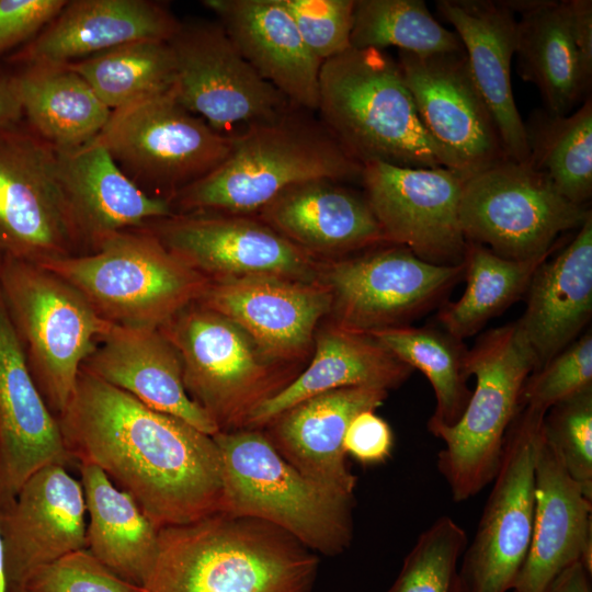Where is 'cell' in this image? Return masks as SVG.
<instances>
[{
  "label": "cell",
  "mask_w": 592,
  "mask_h": 592,
  "mask_svg": "<svg viewBox=\"0 0 592 592\" xmlns=\"http://www.w3.org/2000/svg\"><path fill=\"white\" fill-rule=\"evenodd\" d=\"M0 592H7V580L4 572V555H3V545L0 534Z\"/></svg>",
  "instance_id": "50"
},
{
  "label": "cell",
  "mask_w": 592,
  "mask_h": 592,
  "mask_svg": "<svg viewBox=\"0 0 592 592\" xmlns=\"http://www.w3.org/2000/svg\"><path fill=\"white\" fill-rule=\"evenodd\" d=\"M72 462L58 420L31 375L0 291V510L35 471Z\"/></svg>",
  "instance_id": "20"
},
{
  "label": "cell",
  "mask_w": 592,
  "mask_h": 592,
  "mask_svg": "<svg viewBox=\"0 0 592 592\" xmlns=\"http://www.w3.org/2000/svg\"><path fill=\"white\" fill-rule=\"evenodd\" d=\"M258 213L259 219L309 254L345 255L389 243L365 195L338 181L293 185Z\"/></svg>",
  "instance_id": "29"
},
{
  "label": "cell",
  "mask_w": 592,
  "mask_h": 592,
  "mask_svg": "<svg viewBox=\"0 0 592 592\" xmlns=\"http://www.w3.org/2000/svg\"><path fill=\"white\" fill-rule=\"evenodd\" d=\"M22 116L13 76L0 75V129L18 125Z\"/></svg>",
  "instance_id": "49"
},
{
  "label": "cell",
  "mask_w": 592,
  "mask_h": 592,
  "mask_svg": "<svg viewBox=\"0 0 592 592\" xmlns=\"http://www.w3.org/2000/svg\"><path fill=\"white\" fill-rule=\"evenodd\" d=\"M571 33L582 68L592 78V1L568 0Z\"/></svg>",
  "instance_id": "47"
},
{
  "label": "cell",
  "mask_w": 592,
  "mask_h": 592,
  "mask_svg": "<svg viewBox=\"0 0 592 592\" xmlns=\"http://www.w3.org/2000/svg\"><path fill=\"white\" fill-rule=\"evenodd\" d=\"M362 171L316 113L292 106L234 136L225 160L170 202L184 213L248 215L293 185L315 180L361 182Z\"/></svg>",
  "instance_id": "3"
},
{
  "label": "cell",
  "mask_w": 592,
  "mask_h": 592,
  "mask_svg": "<svg viewBox=\"0 0 592 592\" xmlns=\"http://www.w3.org/2000/svg\"><path fill=\"white\" fill-rule=\"evenodd\" d=\"M545 414L522 406L511 423L475 537L459 561L455 592L512 591L532 539Z\"/></svg>",
  "instance_id": "10"
},
{
  "label": "cell",
  "mask_w": 592,
  "mask_h": 592,
  "mask_svg": "<svg viewBox=\"0 0 592 592\" xmlns=\"http://www.w3.org/2000/svg\"><path fill=\"white\" fill-rule=\"evenodd\" d=\"M517 20L519 73L534 83L550 115L571 113L591 84L573 43L568 0L508 1Z\"/></svg>",
  "instance_id": "32"
},
{
  "label": "cell",
  "mask_w": 592,
  "mask_h": 592,
  "mask_svg": "<svg viewBox=\"0 0 592 592\" xmlns=\"http://www.w3.org/2000/svg\"><path fill=\"white\" fill-rule=\"evenodd\" d=\"M90 143L105 148L139 187L167 193L170 201L225 160L232 137L184 109L171 89L112 111Z\"/></svg>",
  "instance_id": "11"
},
{
  "label": "cell",
  "mask_w": 592,
  "mask_h": 592,
  "mask_svg": "<svg viewBox=\"0 0 592 592\" xmlns=\"http://www.w3.org/2000/svg\"><path fill=\"white\" fill-rule=\"evenodd\" d=\"M412 371L373 335L334 325L317 335L309 366L260 402L249 413L244 428L265 426L295 405L322 392L346 387L397 388Z\"/></svg>",
  "instance_id": "31"
},
{
  "label": "cell",
  "mask_w": 592,
  "mask_h": 592,
  "mask_svg": "<svg viewBox=\"0 0 592 592\" xmlns=\"http://www.w3.org/2000/svg\"><path fill=\"white\" fill-rule=\"evenodd\" d=\"M591 573L582 562L563 570L544 592H592Z\"/></svg>",
  "instance_id": "48"
},
{
  "label": "cell",
  "mask_w": 592,
  "mask_h": 592,
  "mask_svg": "<svg viewBox=\"0 0 592 592\" xmlns=\"http://www.w3.org/2000/svg\"><path fill=\"white\" fill-rule=\"evenodd\" d=\"M13 80L30 129L58 150L89 144L111 116L89 83L67 65L23 66Z\"/></svg>",
  "instance_id": "34"
},
{
  "label": "cell",
  "mask_w": 592,
  "mask_h": 592,
  "mask_svg": "<svg viewBox=\"0 0 592 592\" xmlns=\"http://www.w3.org/2000/svg\"><path fill=\"white\" fill-rule=\"evenodd\" d=\"M56 151L67 205L83 243L92 250L114 234L174 214L168 198L146 193L102 146L89 143Z\"/></svg>",
  "instance_id": "28"
},
{
  "label": "cell",
  "mask_w": 592,
  "mask_h": 592,
  "mask_svg": "<svg viewBox=\"0 0 592 592\" xmlns=\"http://www.w3.org/2000/svg\"><path fill=\"white\" fill-rule=\"evenodd\" d=\"M304 43L321 61L351 48L355 0H281Z\"/></svg>",
  "instance_id": "43"
},
{
  "label": "cell",
  "mask_w": 592,
  "mask_h": 592,
  "mask_svg": "<svg viewBox=\"0 0 592 592\" xmlns=\"http://www.w3.org/2000/svg\"><path fill=\"white\" fill-rule=\"evenodd\" d=\"M178 102L217 133L234 137L293 105L242 57L217 21H180L168 39Z\"/></svg>",
  "instance_id": "13"
},
{
  "label": "cell",
  "mask_w": 592,
  "mask_h": 592,
  "mask_svg": "<svg viewBox=\"0 0 592 592\" xmlns=\"http://www.w3.org/2000/svg\"><path fill=\"white\" fill-rule=\"evenodd\" d=\"M111 110L170 91L175 66L168 41H136L67 64Z\"/></svg>",
  "instance_id": "38"
},
{
  "label": "cell",
  "mask_w": 592,
  "mask_h": 592,
  "mask_svg": "<svg viewBox=\"0 0 592 592\" xmlns=\"http://www.w3.org/2000/svg\"><path fill=\"white\" fill-rule=\"evenodd\" d=\"M590 213L530 163L509 159L467 179L459 204L467 242L516 261L549 257L557 237L579 229Z\"/></svg>",
  "instance_id": "9"
},
{
  "label": "cell",
  "mask_w": 592,
  "mask_h": 592,
  "mask_svg": "<svg viewBox=\"0 0 592 592\" xmlns=\"http://www.w3.org/2000/svg\"><path fill=\"white\" fill-rule=\"evenodd\" d=\"M57 420L72 460L102 469L158 528L221 511V464L212 435L82 368Z\"/></svg>",
  "instance_id": "1"
},
{
  "label": "cell",
  "mask_w": 592,
  "mask_h": 592,
  "mask_svg": "<svg viewBox=\"0 0 592 592\" xmlns=\"http://www.w3.org/2000/svg\"><path fill=\"white\" fill-rule=\"evenodd\" d=\"M180 24L162 3L150 0H72L11 62L67 65L136 41H168Z\"/></svg>",
  "instance_id": "24"
},
{
  "label": "cell",
  "mask_w": 592,
  "mask_h": 592,
  "mask_svg": "<svg viewBox=\"0 0 592 592\" xmlns=\"http://www.w3.org/2000/svg\"><path fill=\"white\" fill-rule=\"evenodd\" d=\"M345 454L362 465L385 463L391 455L394 433L373 410L360 412L350 422L343 439Z\"/></svg>",
  "instance_id": "46"
},
{
  "label": "cell",
  "mask_w": 592,
  "mask_h": 592,
  "mask_svg": "<svg viewBox=\"0 0 592 592\" xmlns=\"http://www.w3.org/2000/svg\"><path fill=\"white\" fill-rule=\"evenodd\" d=\"M316 114L362 166L449 169L421 122L398 61L384 50L351 47L322 61Z\"/></svg>",
  "instance_id": "4"
},
{
  "label": "cell",
  "mask_w": 592,
  "mask_h": 592,
  "mask_svg": "<svg viewBox=\"0 0 592 592\" xmlns=\"http://www.w3.org/2000/svg\"><path fill=\"white\" fill-rule=\"evenodd\" d=\"M465 179L447 168L363 166L364 195L389 243L437 265L464 263L467 240L459 220Z\"/></svg>",
  "instance_id": "16"
},
{
  "label": "cell",
  "mask_w": 592,
  "mask_h": 592,
  "mask_svg": "<svg viewBox=\"0 0 592 592\" xmlns=\"http://www.w3.org/2000/svg\"><path fill=\"white\" fill-rule=\"evenodd\" d=\"M591 503L544 435L535 469L531 545L512 592H544L576 562L592 570Z\"/></svg>",
  "instance_id": "27"
},
{
  "label": "cell",
  "mask_w": 592,
  "mask_h": 592,
  "mask_svg": "<svg viewBox=\"0 0 592 592\" xmlns=\"http://www.w3.org/2000/svg\"><path fill=\"white\" fill-rule=\"evenodd\" d=\"M592 387V333L587 331L526 378L521 407L547 412Z\"/></svg>",
  "instance_id": "42"
},
{
  "label": "cell",
  "mask_w": 592,
  "mask_h": 592,
  "mask_svg": "<svg viewBox=\"0 0 592 592\" xmlns=\"http://www.w3.org/2000/svg\"><path fill=\"white\" fill-rule=\"evenodd\" d=\"M67 0H0V54L24 45L46 26Z\"/></svg>",
  "instance_id": "45"
},
{
  "label": "cell",
  "mask_w": 592,
  "mask_h": 592,
  "mask_svg": "<svg viewBox=\"0 0 592 592\" xmlns=\"http://www.w3.org/2000/svg\"><path fill=\"white\" fill-rule=\"evenodd\" d=\"M515 321L538 368L580 337L592 316V213L570 243L535 271Z\"/></svg>",
  "instance_id": "30"
},
{
  "label": "cell",
  "mask_w": 592,
  "mask_h": 592,
  "mask_svg": "<svg viewBox=\"0 0 592 592\" xmlns=\"http://www.w3.org/2000/svg\"><path fill=\"white\" fill-rule=\"evenodd\" d=\"M73 286L107 322L161 328L210 282L147 228L114 234L90 253L37 264Z\"/></svg>",
  "instance_id": "6"
},
{
  "label": "cell",
  "mask_w": 592,
  "mask_h": 592,
  "mask_svg": "<svg viewBox=\"0 0 592 592\" xmlns=\"http://www.w3.org/2000/svg\"><path fill=\"white\" fill-rule=\"evenodd\" d=\"M318 556L261 520L217 512L159 528L144 592H311Z\"/></svg>",
  "instance_id": "2"
},
{
  "label": "cell",
  "mask_w": 592,
  "mask_h": 592,
  "mask_svg": "<svg viewBox=\"0 0 592 592\" xmlns=\"http://www.w3.org/2000/svg\"><path fill=\"white\" fill-rule=\"evenodd\" d=\"M86 501L66 466L47 465L31 475L0 510L7 590L22 588L38 568L86 549Z\"/></svg>",
  "instance_id": "19"
},
{
  "label": "cell",
  "mask_w": 592,
  "mask_h": 592,
  "mask_svg": "<svg viewBox=\"0 0 592 592\" xmlns=\"http://www.w3.org/2000/svg\"><path fill=\"white\" fill-rule=\"evenodd\" d=\"M388 390L346 387L310 397L273 419L265 435L281 456L308 479L353 496L356 477L345 462L343 439L355 415L379 408Z\"/></svg>",
  "instance_id": "25"
},
{
  "label": "cell",
  "mask_w": 592,
  "mask_h": 592,
  "mask_svg": "<svg viewBox=\"0 0 592 592\" xmlns=\"http://www.w3.org/2000/svg\"><path fill=\"white\" fill-rule=\"evenodd\" d=\"M0 291L31 375L49 411L58 418L84 361L111 323L56 274L2 254Z\"/></svg>",
  "instance_id": "8"
},
{
  "label": "cell",
  "mask_w": 592,
  "mask_h": 592,
  "mask_svg": "<svg viewBox=\"0 0 592 592\" xmlns=\"http://www.w3.org/2000/svg\"><path fill=\"white\" fill-rule=\"evenodd\" d=\"M397 61L421 122L451 170L467 180L508 159L465 52L417 55L398 50Z\"/></svg>",
  "instance_id": "18"
},
{
  "label": "cell",
  "mask_w": 592,
  "mask_h": 592,
  "mask_svg": "<svg viewBox=\"0 0 592 592\" xmlns=\"http://www.w3.org/2000/svg\"><path fill=\"white\" fill-rule=\"evenodd\" d=\"M380 246L326 266L325 286L331 294L334 325L367 334L410 326L437 306L464 276V263L437 265L405 247Z\"/></svg>",
  "instance_id": "14"
},
{
  "label": "cell",
  "mask_w": 592,
  "mask_h": 592,
  "mask_svg": "<svg viewBox=\"0 0 592 592\" xmlns=\"http://www.w3.org/2000/svg\"><path fill=\"white\" fill-rule=\"evenodd\" d=\"M82 369L203 433L219 432L214 419L189 396L180 355L160 328L111 323Z\"/></svg>",
  "instance_id": "22"
},
{
  "label": "cell",
  "mask_w": 592,
  "mask_h": 592,
  "mask_svg": "<svg viewBox=\"0 0 592 592\" xmlns=\"http://www.w3.org/2000/svg\"><path fill=\"white\" fill-rule=\"evenodd\" d=\"M213 439L221 464L220 512L270 523L315 554L337 556L350 546L353 496L301 475L259 429L219 431Z\"/></svg>",
  "instance_id": "5"
},
{
  "label": "cell",
  "mask_w": 592,
  "mask_h": 592,
  "mask_svg": "<svg viewBox=\"0 0 592 592\" xmlns=\"http://www.w3.org/2000/svg\"><path fill=\"white\" fill-rule=\"evenodd\" d=\"M89 517L86 549L119 578L143 587L158 551L159 528L102 469L79 464Z\"/></svg>",
  "instance_id": "33"
},
{
  "label": "cell",
  "mask_w": 592,
  "mask_h": 592,
  "mask_svg": "<svg viewBox=\"0 0 592 592\" xmlns=\"http://www.w3.org/2000/svg\"><path fill=\"white\" fill-rule=\"evenodd\" d=\"M417 55L464 52L455 31L443 26L423 0H355L351 47H387Z\"/></svg>",
  "instance_id": "39"
},
{
  "label": "cell",
  "mask_w": 592,
  "mask_h": 592,
  "mask_svg": "<svg viewBox=\"0 0 592 592\" xmlns=\"http://www.w3.org/2000/svg\"><path fill=\"white\" fill-rule=\"evenodd\" d=\"M544 435L567 474L592 499V387L553 406Z\"/></svg>",
  "instance_id": "41"
},
{
  "label": "cell",
  "mask_w": 592,
  "mask_h": 592,
  "mask_svg": "<svg viewBox=\"0 0 592 592\" xmlns=\"http://www.w3.org/2000/svg\"><path fill=\"white\" fill-rule=\"evenodd\" d=\"M7 592H27L24 588H9Z\"/></svg>",
  "instance_id": "51"
},
{
  "label": "cell",
  "mask_w": 592,
  "mask_h": 592,
  "mask_svg": "<svg viewBox=\"0 0 592 592\" xmlns=\"http://www.w3.org/2000/svg\"><path fill=\"white\" fill-rule=\"evenodd\" d=\"M467 544V534L455 520L436 519L419 535L387 592H455Z\"/></svg>",
  "instance_id": "40"
},
{
  "label": "cell",
  "mask_w": 592,
  "mask_h": 592,
  "mask_svg": "<svg viewBox=\"0 0 592 592\" xmlns=\"http://www.w3.org/2000/svg\"><path fill=\"white\" fill-rule=\"evenodd\" d=\"M22 588L27 592H144L143 587L119 578L87 549L38 568Z\"/></svg>",
  "instance_id": "44"
},
{
  "label": "cell",
  "mask_w": 592,
  "mask_h": 592,
  "mask_svg": "<svg viewBox=\"0 0 592 592\" xmlns=\"http://www.w3.org/2000/svg\"><path fill=\"white\" fill-rule=\"evenodd\" d=\"M82 244L56 149L31 129H0V255L42 264L76 255Z\"/></svg>",
  "instance_id": "15"
},
{
  "label": "cell",
  "mask_w": 592,
  "mask_h": 592,
  "mask_svg": "<svg viewBox=\"0 0 592 592\" xmlns=\"http://www.w3.org/2000/svg\"><path fill=\"white\" fill-rule=\"evenodd\" d=\"M371 335L428 378L435 396L434 412L428 421L429 432L432 434L454 425L471 395L466 372L468 349L463 340L441 327L411 325L379 330Z\"/></svg>",
  "instance_id": "35"
},
{
  "label": "cell",
  "mask_w": 592,
  "mask_h": 592,
  "mask_svg": "<svg viewBox=\"0 0 592 592\" xmlns=\"http://www.w3.org/2000/svg\"><path fill=\"white\" fill-rule=\"evenodd\" d=\"M440 14L454 27L471 77L491 112L509 160L530 163L525 123L514 101L511 61L517 20L508 1L439 0Z\"/></svg>",
  "instance_id": "23"
},
{
  "label": "cell",
  "mask_w": 592,
  "mask_h": 592,
  "mask_svg": "<svg viewBox=\"0 0 592 592\" xmlns=\"http://www.w3.org/2000/svg\"><path fill=\"white\" fill-rule=\"evenodd\" d=\"M143 227L207 278L272 276L315 283L317 266L311 255L259 218L213 212L174 213Z\"/></svg>",
  "instance_id": "17"
},
{
  "label": "cell",
  "mask_w": 592,
  "mask_h": 592,
  "mask_svg": "<svg viewBox=\"0 0 592 592\" xmlns=\"http://www.w3.org/2000/svg\"><path fill=\"white\" fill-rule=\"evenodd\" d=\"M530 164L573 204L592 195V101L562 116L538 112L525 124Z\"/></svg>",
  "instance_id": "37"
},
{
  "label": "cell",
  "mask_w": 592,
  "mask_h": 592,
  "mask_svg": "<svg viewBox=\"0 0 592 592\" xmlns=\"http://www.w3.org/2000/svg\"><path fill=\"white\" fill-rule=\"evenodd\" d=\"M242 57L288 102L316 113L322 61L281 0H205Z\"/></svg>",
  "instance_id": "26"
},
{
  "label": "cell",
  "mask_w": 592,
  "mask_h": 592,
  "mask_svg": "<svg viewBox=\"0 0 592 592\" xmlns=\"http://www.w3.org/2000/svg\"><path fill=\"white\" fill-rule=\"evenodd\" d=\"M239 325L273 361H287L310 345L320 318L331 311L326 286L272 276L210 283L198 300Z\"/></svg>",
  "instance_id": "21"
},
{
  "label": "cell",
  "mask_w": 592,
  "mask_h": 592,
  "mask_svg": "<svg viewBox=\"0 0 592 592\" xmlns=\"http://www.w3.org/2000/svg\"><path fill=\"white\" fill-rule=\"evenodd\" d=\"M538 368L516 322L486 332L466 357L476 386L460 419L432 433L444 446L437 469L455 502L466 501L492 482L508 430L521 409L526 378Z\"/></svg>",
  "instance_id": "7"
},
{
  "label": "cell",
  "mask_w": 592,
  "mask_h": 592,
  "mask_svg": "<svg viewBox=\"0 0 592 592\" xmlns=\"http://www.w3.org/2000/svg\"><path fill=\"white\" fill-rule=\"evenodd\" d=\"M160 329L180 355L189 396L219 431L244 428L249 413L281 389L273 361L231 319L189 306Z\"/></svg>",
  "instance_id": "12"
},
{
  "label": "cell",
  "mask_w": 592,
  "mask_h": 592,
  "mask_svg": "<svg viewBox=\"0 0 592 592\" xmlns=\"http://www.w3.org/2000/svg\"><path fill=\"white\" fill-rule=\"evenodd\" d=\"M547 258L510 260L481 244L467 242L466 288L459 299L440 308V327L459 340L476 334L526 293L535 271Z\"/></svg>",
  "instance_id": "36"
}]
</instances>
